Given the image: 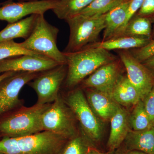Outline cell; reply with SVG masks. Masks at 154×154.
<instances>
[{
	"instance_id": "4fadbf2b",
	"label": "cell",
	"mask_w": 154,
	"mask_h": 154,
	"mask_svg": "<svg viewBox=\"0 0 154 154\" xmlns=\"http://www.w3.org/2000/svg\"><path fill=\"white\" fill-rule=\"evenodd\" d=\"M119 61L116 59L100 67L83 80L84 87L92 88L111 97L113 89L121 76Z\"/></svg>"
},
{
	"instance_id": "5b68a950",
	"label": "cell",
	"mask_w": 154,
	"mask_h": 154,
	"mask_svg": "<svg viewBox=\"0 0 154 154\" xmlns=\"http://www.w3.org/2000/svg\"><path fill=\"white\" fill-rule=\"evenodd\" d=\"M15 138L19 154H61L69 140L46 131Z\"/></svg>"
},
{
	"instance_id": "cb8c5ba5",
	"label": "cell",
	"mask_w": 154,
	"mask_h": 154,
	"mask_svg": "<svg viewBox=\"0 0 154 154\" xmlns=\"http://www.w3.org/2000/svg\"><path fill=\"white\" fill-rule=\"evenodd\" d=\"M129 122L135 131H143L154 126L146 112L143 102L140 100L135 105Z\"/></svg>"
},
{
	"instance_id": "d4e9b609",
	"label": "cell",
	"mask_w": 154,
	"mask_h": 154,
	"mask_svg": "<svg viewBox=\"0 0 154 154\" xmlns=\"http://www.w3.org/2000/svg\"><path fill=\"white\" fill-rule=\"evenodd\" d=\"M91 149L89 140L75 135L69 140L61 154H88Z\"/></svg>"
},
{
	"instance_id": "277c9868",
	"label": "cell",
	"mask_w": 154,
	"mask_h": 154,
	"mask_svg": "<svg viewBox=\"0 0 154 154\" xmlns=\"http://www.w3.org/2000/svg\"><path fill=\"white\" fill-rule=\"evenodd\" d=\"M66 21L69 27L70 35L63 52H76L97 42L100 33L105 28V14L89 18L76 16Z\"/></svg>"
},
{
	"instance_id": "d6986e66",
	"label": "cell",
	"mask_w": 154,
	"mask_h": 154,
	"mask_svg": "<svg viewBox=\"0 0 154 154\" xmlns=\"http://www.w3.org/2000/svg\"><path fill=\"white\" fill-rule=\"evenodd\" d=\"M111 98L117 104L125 106L135 105L142 100L137 89L127 76H121L113 89Z\"/></svg>"
},
{
	"instance_id": "7c38bea8",
	"label": "cell",
	"mask_w": 154,
	"mask_h": 154,
	"mask_svg": "<svg viewBox=\"0 0 154 154\" xmlns=\"http://www.w3.org/2000/svg\"><path fill=\"white\" fill-rule=\"evenodd\" d=\"M60 65L43 55L25 54L0 61V75L7 72H41Z\"/></svg>"
},
{
	"instance_id": "836d02e7",
	"label": "cell",
	"mask_w": 154,
	"mask_h": 154,
	"mask_svg": "<svg viewBox=\"0 0 154 154\" xmlns=\"http://www.w3.org/2000/svg\"><path fill=\"white\" fill-rule=\"evenodd\" d=\"M88 154H104L100 152L97 151L93 149H91L90 151L88 152Z\"/></svg>"
},
{
	"instance_id": "2e32d148",
	"label": "cell",
	"mask_w": 154,
	"mask_h": 154,
	"mask_svg": "<svg viewBox=\"0 0 154 154\" xmlns=\"http://www.w3.org/2000/svg\"><path fill=\"white\" fill-rule=\"evenodd\" d=\"M88 101L94 112L102 119H110L119 105L110 96L94 90L87 93Z\"/></svg>"
},
{
	"instance_id": "83f0119b",
	"label": "cell",
	"mask_w": 154,
	"mask_h": 154,
	"mask_svg": "<svg viewBox=\"0 0 154 154\" xmlns=\"http://www.w3.org/2000/svg\"><path fill=\"white\" fill-rule=\"evenodd\" d=\"M143 101L146 112L154 126V85Z\"/></svg>"
},
{
	"instance_id": "d590c367",
	"label": "cell",
	"mask_w": 154,
	"mask_h": 154,
	"mask_svg": "<svg viewBox=\"0 0 154 154\" xmlns=\"http://www.w3.org/2000/svg\"><path fill=\"white\" fill-rule=\"evenodd\" d=\"M0 5H1V3H0Z\"/></svg>"
},
{
	"instance_id": "f1b7e54d",
	"label": "cell",
	"mask_w": 154,
	"mask_h": 154,
	"mask_svg": "<svg viewBox=\"0 0 154 154\" xmlns=\"http://www.w3.org/2000/svg\"><path fill=\"white\" fill-rule=\"evenodd\" d=\"M136 14V16L145 17L153 15L154 0H144L140 9Z\"/></svg>"
},
{
	"instance_id": "44dd1931",
	"label": "cell",
	"mask_w": 154,
	"mask_h": 154,
	"mask_svg": "<svg viewBox=\"0 0 154 154\" xmlns=\"http://www.w3.org/2000/svg\"><path fill=\"white\" fill-rule=\"evenodd\" d=\"M94 0H58L52 11L59 19L66 20L75 17Z\"/></svg>"
},
{
	"instance_id": "9c48e42d",
	"label": "cell",
	"mask_w": 154,
	"mask_h": 154,
	"mask_svg": "<svg viewBox=\"0 0 154 154\" xmlns=\"http://www.w3.org/2000/svg\"><path fill=\"white\" fill-rule=\"evenodd\" d=\"M40 73L18 72L0 82V116L21 105L20 91Z\"/></svg>"
},
{
	"instance_id": "5bb4252c",
	"label": "cell",
	"mask_w": 154,
	"mask_h": 154,
	"mask_svg": "<svg viewBox=\"0 0 154 154\" xmlns=\"http://www.w3.org/2000/svg\"><path fill=\"white\" fill-rule=\"evenodd\" d=\"M131 0H125L105 14V27L102 41L121 36L127 18Z\"/></svg>"
},
{
	"instance_id": "7a4b0ae2",
	"label": "cell",
	"mask_w": 154,
	"mask_h": 154,
	"mask_svg": "<svg viewBox=\"0 0 154 154\" xmlns=\"http://www.w3.org/2000/svg\"><path fill=\"white\" fill-rule=\"evenodd\" d=\"M59 32L58 28L47 22L44 14H39L30 36L19 44L23 48L49 58L60 64H66L65 54L57 45Z\"/></svg>"
},
{
	"instance_id": "30bf717a",
	"label": "cell",
	"mask_w": 154,
	"mask_h": 154,
	"mask_svg": "<svg viewBox=\"0 0 154 154\" xmlns=\"http://www.w3.org/2000/svg\"><path fill=\"white\" fill-rule=\"evenodd\" d=\"M58 0H39L26 2H11L7 0L1 3L0 20L14 23L24 17L33 14H44L52 10Z\"/></svg>"
},
{
	"instance_id": "7402d4cb",
	"label": "cell",
	"mask_w": 154,
	"mask_h": 154,
	"mask_svg": "<svg viewBox=\"0 0 154 154\" xmlns=\"http://www.w3.org/2000/svg\"><path fill=\"white\" fill-rule=\"evenodd\" d=\"M152 24L147 17L134 16L127 24L121 36H140L150 38Z\"/></svg>"
},
{
	"instance_id": "603a6c76",
	"label": "cell",
	"mask_w": 154,
	"mask_h": 154,
	"mask_svg": "<svg viewBox=\"0 0 154 154\" xmlns=\"http://www.w3.org/2000/svg\"><path fill=\"white\" fill-rule=\"evenodd\" d=\"M125 0H94L76 16L93 17H99L107 14L111 9L124 2Z\"/></svg>"
},
{
	"instance_id": "4dcf8cb0",
	"label": "cell",
	"mask_w": 154,
	"mask_h": 154,
	"mask_svg": "<svg viewBox=\"0 0 154 154\" xmlns=\"http://www.w3.org/2000/svg\"><path fill=\"white\" fill-rule=\"evenodd\" d=\"M142 63L151 70H154V56Z\"/></svg>"
},
{
	"instance_id": "4316f807",
	"label": "cell",
	"mask_w": 154,
	"mask_h": 154,
	"mask_svg": "<svg viewBox=\"0 0 154 154\" xmlns=\"http://www.w3.org/2000/svg\"><path fill=\"white\" fill-rule=\"evenodd\" d=\"M130 52L138 61L143 63L154 56V40H151L144 46Z\"/></svg>"
},
{
	"instance_id": "9a60e30c",
	"label": "cell",
	"mask_w": 154,
	"mask_h": 154,
	"mask_svg": "<svg viewBox=\"0 0 154 154\" xmlns=\"http://www.w3.org/2000/svg\"><path fill=\"white\" fill-rule=\"evenodd\" d=\"M111 129L107 146L110 150L118 148L129 132V119L126 111L119 106L110 118Z\"/></svg>"
},
{
	"instance_id": "e575fe53",
	"label": "cell",
	"mask_w": 154,
	"mask_h": 154,
	"mask_svg": "<svg viewBox=\"0 0 154 154\" xmlns=\"http://www.w3.org/2000/svg\"><path fill=\"white\" fill-rule=\"evenodd\" d=\"M11 2H14L15 1H17V2H26V1H39V0H8Z\"/></svg>"
},
{
	"instance_id": "1f68e13d",
	"label": "cell",
	"mask_w": 154,
	"mask_h": 154,
	"mask_svg": "<svg viewBox=\"0 0 154 154\" xmlns=\"http://www.w3.org/2000/svg\"><path fill=\"white\" fill-rule=\"evenodd\" d=\"M15 72H7L4 73L0 75V82H2V80L5 79L6 78H8L10 76L12 75L15 73Z\"/></svg>"
},
{
	"instance_id": "ba28073f",
	"label": "cell",
	"mask_w": 154,
	"mask_h": 154,
	"mask_svg": "<svg viewBox=\"0 0 154 154\" xmlns=\"http://www.w3.org/2000/svg\"><path fill=\"white\" fill-rule=\"evenodd\" d=\"M67 104L79 121L89 140L98 141L102 136V127L82 91H73L68 97Z\"/></svg>"
},
{
	"instance_id": "ac0fdd59",
	"label": "cell",
	"mask_w": 154,
	"mask_h": 154,
	"mask_svg": "<svg viewBox=\"0 0 154 154\" xmlns=\"http://www.w3.org/2000/svg\"><path fill=\"white\" fill-rule=\"evenodd\" d=\"M150 38L140 36H122L102 42H97L87 47L97 48L110 51L112 50H126L140 48L148 44Z\"/></svg>"
},
{
	"instance_id": "484cf974",
	"label": "cell",
	"mask_w": 154,
	"mask_h": 154,
	"mask_svg": "<svg viewBox=\"0 0 154 154\" xmlns=\"http://www.w3.org/2000/svg\"><path fill=\"white\" fill-rule=\"evenodd\" d=\"M25 54L41 55L23 48L19 43L15 42L14 40L0 43V61L12 57Z\"/></svg>"
},
{
	"instance_id": "d6a6232c",
	"label": "cell",
	"mask_w": 154,
	"mask_h": 154,
	"mask_svg": "<svg viewBox=\"0 0 154 154\" xmlns=\"http://www.w3.org/2000/svg\"><path fill=\"white\" fill-rule=\"evenodd\" d=\"M126 154H148L144 152L139 151L137 150H131L129 151Z\"/></svg>"
},
{
	"instance_id": "ffe728a7",
	"label": "cell",
	"mask_w": 154,
	"mask_h": 154,
	"mask_svg": "<svg viewBox=\"0 0 154 154\" xmlns=\"http://www.w3.org/2000/svg\"><path fill=\"white\" fill-rule=\"evenodd\" d=\"M125 140L129 151L154 154V126L143 131H129Z\"/></svg>"
},
{
	"instance_id": "6da1fadb",
	"label": "cell",
	"mask_w": 154,
	"mask_h": 154,
	"mask_svg": "<svg viewBox=\"0 0 154 154\" xmlns=\"http://www.w3.org/2000/svg\"><path fill=\"white\" fill-rule=\"evenodd\" d=\"M63 53L66 59V82L68 87H74L100 67L117 59L108 51L97 48L87 47L76 52Z\"/></svg>"
},
{
	"instance_id": "52a82bcc",
	"label": "cell",
	"mask_w": 154,
	"mask_h": 154,
	"mask_svg": "<svg viewBox=\"0 0 154 154\" xmlns=\"http://www.w3.org/2000/svg\"><path fill=\"white\" fill-rule=\"evenodd\" d=\"M67 72L66 64H60L53 68L41 72L28 83L37 95V104H50L57 99L62 84L66 78Z\"/></svg>"
},
{
	"instance_id": "3957f363",
	"label": "cell",
	"mask_w": 154,
	"mask_h": 154,
	"mask_svg": "<svg viewBox=\"0 0 154 154\" xmlns=\"http://www.w3.org/2000/svg\"><path fill=\"white\" fill-rule=\"evenodd\" d=\"M50 104L23 107L0 122V132L5 136L20 137L43 131L42 118Z\"/></svg>"
},
{
	"instance_id": "8fae6325",
	"label": "cell",
	"mask_w": 154,
	"mask_h": 154,
	"mask_svg": "<svg viewBox=\"0 0 154 154\" xmlns=\"http://www.w3.org/2000/svg\"><path fill=\"white\" fill-rule=\"evenodd\" d=\"M119 56L126 69L128 79L137 89L143 101L154 85V74L130 51H122L119 52Z\"/></svg>"
},
{
	"instance_id": "e0dca14e",
	"label": "cell",
	"mask_w": 154,
	"mask_h": 154,
	"mask_svg": "<svg viewBox=\"0 0 154 154\" xmlns=\"http://www.w3.org/2000/svg\"><path fill=\"white\" fill-rule=\"evenodd\" d=\"M39 14H33L14 23H10L0 31V43L17 38H28L33 31Z\"/></svg>"
},
{
	"instance_id": "f546056e",
	"label": "cell",
	"mask_w": 154,
	"mask_h": 154,
	"mask_svg": "<svg viewBox=\"0 0 154 154\" xmlns=\"http://www.w3.org/2000/svg\"><path fill=\"white\" fill-rule=\"evenodd\" d=\"M143 1L144 0H131V1L129 8H128V12L127 18L126 23H125L121 36L123 33V30H124V28L127 24L129 22L130 20L134 17L135 15L137 13V11L140 9Z\"/></svg>"
},
{
	"instance_id": "8992f818",
	"label": "cell",
	"mask_w": 154,
	"mask_h": 154,
	"mask_svg": "<svg viewBox=\"0 0 154 154\" xmlns=\"http://www.w3.org/2000/svg\"><path fill=\"white\" fill-rule=\"evenodd\" d=\"M43 131L63 136L68 139L75 136L74 121L63 99L58 96L45 111L42 118Z\"/></svg>"
}]
</instances>
